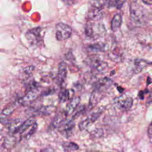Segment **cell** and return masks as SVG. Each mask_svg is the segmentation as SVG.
<instances>
[{
  "label": "cell",
  "mask_w": 152,
  "mask_h": 152,
  "mask_svg": "<svg viewBox=\"0 0 152 152\" xmlns=\"http://www.w3.org/2000/svg\"><path fill=\"white\" fill-rule=\"evenodd\" d=\"M122 23V17L119 14L115 15L111 21V29L113 31H117Z\"/></svg>",
  "instance_id": "obj_20"
},
{
  "label": "cell",
  "mask_w": 152,
  "mask_h": 152,
  "mask_svg": "<svg viewBox=\"0 0 152 152\" xmlns=\"http://www.w3.org/2000/svg\"><path fill=\"white\" fill-rule=\"evenodd\" d=\"M137 39L142 45L152 48V29L139 33L137 35Z\"/></svg>",
  "instance_id": "obj_4"
},
{
  "label": "cell",
  "mask_w": 152,
  "mask_h": 152,
  "mask_svg": "<svg viewBox=\"0 0 152 152\" xmlns=\"http://www.w3.org/2000/svg\"><path fill=\"white\" fill-rule=\"evenodd\" d=\"M74 91L72 90H67L65 88H63L61 90L59 95L58 98L61 102L63 103L68 100H69L73 95Z\"/></svg>",
  "instance_id": "obj_16"
},
{
  "label": "cell",
  "mask_w": 152,
  "mask_h": 152,
  "mask_svg": "<svg viewBox=\"0 0 152 152\" xmlns=\"http://www.w3.org/2000/svg\"><path fill=\"white\" fill-rule=\"evenodd\" d=\"M110 59L115 62H118L121 59V53L116 51V49H114L109 53Z\"/></svg>",
  "instance_id": "obj_27"
},
{
  "label": "cell",
  "mask_w": 152,
  "mask_h": 152,
  "mask_svg": "<svg viewBox=\"0 0 152 152\" xmlns=\"http://www.w3.org/2000/svg\"><path fill=\"white\" fill-rule=\"evenodd\" d=\"M112 84V81L109 78L104 77L99 80L94 84V88L95 90L102 92L109 88Z\"/></svg>",
  "instance_id": "obj_8"
},
{
  "label": "cell",
  "mask_w": 152,
  "mask_h": 152,
  "mask_svg": "<svg viewBox=\"0 0 152 152\" xmlns=\"http://www.w3.org/2000/svg\"><path fill=\"white\" fill-rule=\"evenodd\" d=\"M55 108L53 106H45L42 107L36 112L37 113H40L41 115H50L55 110Z\"/></svg>",
  "instance_id": "obj_25"
},
{
  "label": "cell",
  "mask_w": 152,
  "mask_h": 152,
  "mask_svg": "<svg viewBox=\"0 0 152 152\" xmlns=\"http://www.w3.org/2000/svg\"><path fill=\"white\" fill-rule=\"evenodd\" d=\"M102 92L94 90V91L91 94V96L90 98L88 104V107L90 109H91L92 107H94V106L98 103V101L100 99V94Z\"/></svg>",
  "instance_id": "obj_21"
},
{
  "label": "cell",
  "mask_w": 152,
  "mask_h": 152,
  "mask_svg": "<svg viewBox=\"0 0 152 152\" xmlns=\"http://www.w3.org/2000/svg\"><path fill=\"white\" fill-rule=\"evenodd\" d=\"M116 106L121 110H126L131 108L133 104V99L128 96H122L115 100Z\"/></svg>",
  "instance_id": "obj_5"
},
{
  "label": "cell",
  "mask_w": 152,
  "mask_h": 152,
  "mask_svg": "<svg viewBox=\"0 0 152 152\" xmlns=\"http://www.w3.org/2000/svg\"><path fill=\"white\" fill-rule=\"evenodd\" d=\"M104 25L99 21H90L85 28V33L88 37L96 39L102 37L105 33Z\"/></svg>",
  "instance_id": "obj_2"
},
{
  "label": "cell",
  "mask_w": 152,
  "mask_h": 152,
  "mask_svg": "<svg viewBox=\"0 0 152 152\" xmlns=\"http://www.w3.org/2000/svg\"><path fill=\"white\" fill-rule=\"evenodd\" d=\"M40 94V91L38 87L28 89L26 94L20 99L21 103H28L36 99Z\"/></svg>",
  "instance_id": "obj_7"
},
{
  "label": "cell",
  "mask_w": 152,
  "mask_h": 152,
  "mask_svg": "<svg viewBox=\"0 0 152 152\" xmlns=\"http://www.w3.org/2000/svg\"><path fill=\"white\" fill-rule=\"evenodd\" d=\"M148 134L149 137L152 140V123L148 126Z\"/></svg>",
  "instance_id": "obj_32"
},
{
  "label": "cell",
  "mask_w": 152,
  "mask_h": 152,
  "mask_svg": "<svg viewBox=\"0 0 152 152\" xmlns=\"http://www.w3.org/2000/svg\"><path fill=\"white\" fill-rule=\"evenodd\" d=\"M34 67L33 66H27L26 68H24V72L25 73V74L26 75H28V76L32 74L33 70H34Z\"/></svg>",
  "instance_id": "obj_30"
},
{
  "label": "cell",
  "mask_w": 152,
  "mask_h": 152,
  "mask_svg": "<svg viewBox=\"0 0 152 152\" xmlns=\"http://www.w3.org/2000/svg\"><path fill=\"white\" fill-rule=\"evenodd\" d=\"M72 29L67 24L59 23L55 27V37L58 41L68 39L71 35Z\"/></svg>",
  "instance_id": "obj_3"
},
{
  "label": "cell",
  "mask_w": 152,
  "mask_h": 152,
  "mask_svg": "<svg viewBox=\"0 0 152 152\" xmlns=\"http://www.w3.org/2000/svg\"><path fill=\"white\" fill-rule=\"evenodd\" d=\"M37 124L36 122L33 125H32L29 129H28L27 131L24 132L21 134V138H28L30 136H31L33 134H34L36 131L37 130Z\"/></svg>",
  "instance_id": "obj_23"
},
{
  "label": "cell",
  "mask_w": 152,
  "mask_h": 152,
  "mask_svg": "<svg viewBox=\"0 0 152 152\" xmlns=\"http://www.w3.org/2000/svg\"><path fill=\"white\" fill-rule=\"evenodd\" d=\"M75 126V123L72 120L68 121L65 123H63L59 128H60V132L66 137H69L72 134V129Z\"/></svg>",
  "instance_id": "obj_12"
},
{
  "label": "cell",
  "mask_w": 152,
  "mask_h": 152,
  "mask_svg": "<svg viewBox=\"0 0 152 152\" xmlns=\"http://www.w3.org/2000/svg\"><path fill=\"white\" fill-rule=\"evenodd\" d=\"M62 145L64 150L67 152L75 151L79 148L78 145L73 142H64Z\"/></svg>",
  "instance_id": "obj_22"
},
{
  "label": "cell",
  "mask_w": 152,
  "mask_h": 152,
  "mask_svg": "<svg viewBox=\"0 0 152 152\" xmlns=\"http://www.w3.org/2000/svg\"><path fill=\"white\" fill-rule=\"evenodd\" d=\"M130 17L136 25H142L145 23V14L142 7L137 2H132L129 7Z\"/></svg>",
  "instance_id": "obj_1"
},
{
  "label": "cell",
  "mask_w": 152,
  "mask_h": 152,
  "mask_svg": "<svg viewBox=\"0 0 152 152\" xmlns=\"http://www.w3.org/2000/svg\"><path fill=\"white\" fill-rule=\"evenodd\" d=\"M40 152H55V151L51 148H49V147H46V148H45L43 149H42Z\"/></svg>",
  "instance_id": "obj_33"
},
{
  "label": "cell",
  "mask_w": 152,
  "mask_h": 152,
  "mask_svg": "<svg viewBox=\"0 0 152 152\" xmlns=\"http://www.w3.org/2000/svg\"><path fill=\"white\" fill-rule=\"evenodd\" d=\"M67 73V66L66 64L64 62H61L58 65V75L56 77L57 83L59 84H61L64 83L65 80Z\"/></svg>",
  "instance_id": "obj_10"
},
{
  "label": "cell",
  "mask_w": 152,
  "mask_h": 152,
  "mask_svg": "<svg viewBox=\"0 0 152 152\" xmlns=\"http://www.w3.org/2000/svg\"><path fill=\"white\" fill-rule=\"evenodd\" d=\"M144 3L148 4V5H152V0H142Z\"/></svg>",
  "instance_id": "obj_34"
},
{
  "label": "cell",
  "mask_w": 152,
  "mask_h": 152,
  "mask_svg": "<svg viewBox=\"0 0 152 152\" xmlns=\"http://www.w3.org/2000/svg\"><path fill=\"white\" fill-rule=\"evenodd\" d=\"M36 122V119L33 117H30L27 120H26L24 122H23L21 126L20 127L17 133H20L21 134L26 131H27L28 129H29L32 125H33Z\"/></svg>",
  "instance_id": "obj_18"
},
{
  "label": "cell",
  "mask_w": 152,
  "mask_h": 152,
  "mask_svg": "<svg viewBox=\"0 0 152 152\" xmlns=\"http://www.w3.org/2000/svg\"><path fill=\"white\" fill-rule=\"evenodd\" d=\"M90 3L93 8L100 10H102L106 4L105 0H90Z\"/></svg>",
  "instance_id": "obj_26"
},
{
  "label": "cell",
  "mask_w": 152,
  "mask_h": 152,
  "mask_svg": "<svg viewBox=\"0 0 152 152\" xmlns=\"http://www.w3.org/2000/svg\"><path fill=\"white\" fill-rule=\"evenodd\" d=\"M90 65L93 69L99 72H103L107 67V64L106 62L97 58L91 59Z\"/></svg>",
  "instance_id": "obj_11"
},
{
  "label": "cell",
  "mask_w": 152,
  "mask_h": 152,
  "mask_svg": "<svg viewBox=\"0 0 152 152\" xmlns=\"http://www.w3.org/2000/svg\"><path fill=\"white\" fill-rule=\"evenodd\" d=\"M40 32L41 28L40 27L34 28L26 33V37L31 43L33 45H39L42 40Z\"/></svg>",
  "instance_id": "obj_6"
},
{
  "label": "cell",
  "mask_w": 152,
  "mask_h": 152,
  "mask_svg": "<svg viewBox=\"0 0 152 152\" xmlns=\"http://www.w3.org/2000/svg\"><path fill=\"white\" fill-rule=\"evenodd\" d=\"M103 131L102 129H100V128H98V129H95L93 132H92L93 135H95L96 137H101L102 135H103Z\"/></svg>",
  "instance_id": "obj_31"
},
{
  "label": "cell",
  "mask_w": 152,
  "mask_h": 152,
  "mask_svg": "<svg viewBox=\"0 0 152 152\" xmlns=\"http://www.w3.org/2000/svg\"><path fill=\"white\" fill-rule=\"evenodd\" d=\"M66 113L65 112H60L58 113L53 118L52 123H51V128L53 129L59 127L65 121L66 118Z\"/></svg>",
  "instance_id": "obj_13"
},
{
  "label": "cell",
  "mask_w": 152,
  "mask_h": 152,
  "mask_svg": "<svg viewBox=\"0 0 152 152\" xmlns=\"http://www.w3.org/2000/svg\"><path fill=\"white\" fill-rule=\"evenodd\" d=\"M106 49V45L102 43H96L94 44L90 45L87 46V49L89 52H103Z\"/></svg>",
  "instance_id": "obj_19"
},
{
  "label": "cell",
  "mask_w": 152,
  "mask_h": 152,
  "mask_svg": "<svg viewBox=\"0 0 152 152\" xmlns=\"http://www.w3.org/2000/svg\"><path fill=\"white\" fill-rule=\"evenodd\" d=\"M0 102H1V98H0Z\"/></svg>",
  "instance_id": "obj_36"
},
{
  "label": "cell",
  "mask_w": 152,
  "mask_h": 152,
  "mask_svg": "<svg viewBox=\"0 0 152 152\" xmlns=\"http://www.w3.org/2000/svg\"><path fill=\"white\" fill-rule=\"evenodd\" d=\"M91 124V121L90 120L89 118L87 117L86 119H85L84 120L81 121L78 125L79 128L80 130H84L89 125H90Z\"/></svg>",
  "instance_id": "obj_29"
},
{
  "label": "cell",
  "mask_w": 152,
  "mask_h": 152,
  "mask_svg": "<svg viewBox=\"0 0 152 152\" xmlns=\"http://www.w3.org/2000/svg\"><path fill=\"white\" fill-rule=\"evenodd\" d=\"M151 62L149 61L143 59H136L134 61V70L135 73L141 72L142 69L151 65Z\"/></svg>",
  "instance_id": "obj_14"
},
{
  "label": "cell",
  "mask_w": 152,
  "mask_h": 152,
  "mask_svg": "<svg viewBox=\"0 0 152 152\" xmlns=\"http://www.w3.org/2000/svg\"><path fill=\"white\" fill-rule=\"evenodd\" d=\"M103 17V12L100 9L93 8L88 11L87 18L89 21H99Z\"/></svg>",
  "instance_id": "obj_9"
},
{
  "label": "cell",
  "mask_w": 152,
  "mask_h": 152,
  "mask_svg": "<svg viewBox=\"0 0 152 152\" xmlns=\"http://www.w3.org/2000/svg\"><path fill=\"white\" fill-rule=\"evenodd\" d=\"M105 2L109 7L120 8L124 5L125 0H105Z\"/></svg>",
  "instance_id": "obj_24"
},
{
  "label": "cell",
  "mask_w": 152,
  "mask_h": 152,
  "mask_svg": "<svg viewBox=\"0 0 152 152\" xmlns=\"http://www.w3.org/2000/svg\"><path fill=\"white\" fill-rule=\"evenodd\" d=\"M80 98L79 97H75L71 100V101L67 104L66 109L65 110L67 115L71 114L74 111V110L77 108L78 104L80 103Z\"/></svg>",
  "instance_id": "obj_15"
},
{
  "label": "cell",
  "mask_w": 152,
  "mask_h": 152,
  "mask_svg": "<svg viewBox=\"0 0 152 152\" xmlns=\"http://www.w3.org/2000/svg\"><path fill=\"white\" fill-rule=\"evenodd\" d=\"M23 122L21 119H16L8 123V131L10 134H14L17 133Z\"/></svg>",
  "instance_id": "obj_17"
},
{
  "label": "cell",
  "mask_w": 152,
  "mask_h": 152,
  "mask_svg": "<svg viewBox=\"0 0 152 152\" xmlns=\"http://www.w3.org/2000/svg\"><path fill=\"white\" fill-rule=\"evenodd\" d=\"M14 108L12 106H9V107L5 108L1 112V119L4 118L10 115L14 112Z\"/></svg>",
  "instance_id": "obj_28"
},
{
  "label": "cell",
  "mask_w": 152,
  "mask_h": 152,
  "mask_svg": "<svg viewBox=\"0 0 152 152\" xmlns=\"http://www.w3.org/2000/svg\"><path fill=\"white\" fill-rule=\"evenodd\" d=\"M150 99L152 100V90H151V93H150Z\"/></svg>",
  "instance_id": "obj_35"
}]
</instances>
